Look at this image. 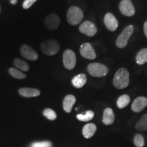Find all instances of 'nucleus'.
Segmentation results:
<instances>
[{
	"label": "nucleus",
	"mask_w": 147,
	"mask_h": 147,
	"mask_svg": "<svg viewBox=\"0 0 147 147\" xmlns=\"http://www.w3.org/2000/svg\"><path fill=\"white\" fill-rule=\"evenodd\" d=\"M87 71L92 76L103 77L108 74V68L102 63H93L88 65Z\"/></svg>",
	"instance_id": "5"
},
{
	"label": "nucleus",
	"mask_w": 147,
	"mask_h": 147,
	"mask_svg": "<svg viewBox=\"0 0 147 147\" xmlns=\"http://www.w3.org/2000/svg\"><path fill=\"white\" fill-rule=\"evenodd\" d=\"M83 12L78 7L72 6L69 8L67 13V20L71 25H77L83 19Z\"/></svg>",
	"instance_id": "2"
},
{
	"label": "nucleus",
	"mask_w": 147,
	"mask_h": 147,
	"mask_svg": "<svg viewBox=\"0 0 147 147\" xmlns=\"http://www.w3.org/2000/svg\"><path fill=\"white\" fill-rule=\"evenodd\" d=\"M129 84V74L125 68H120L116 72L113 78L114 86L119 89L126 88Z\"/></svg>",
	"instance_id": "1"
},
{
	"label": "nucleus",
	"mask_w": 147,
	"mask_h": 147,
	"mask_svg": "<svg viewBox=\"0 0 147 147\" xmlns=\"http://www.w3.org/2000/svg\"><path fill=\"white\" fill-rule=\"evenodd\" d=\"M115 114L113 110L110 108H107L104 110V114H103L102 122L106 125H112L115 121Z\"/></svg>",
	"instance_id": "14"
},
{
	"label": "nucleus",
	"mask_w": 147,
	"mask_h": 147,
	"mask_svg": "<svg viewBox=\"0 0 147 147\" xmlns=\"http://www.w3.org/2000/svg\"><path fill=\"white\" fill-rule=\"evenodd\" d=\"M76 117L79 121L87 122V121L91 120L94 117V113L91 110H88V111L85 112L84 114H79L76 116Z\"/></svg>",
	"instance_id": "22"
},
{
	"label": "nucleus",
	"mask_w": 147,
	"mask_h": 147,
	"mask_svg": "<svg viewBox=\"0 0 147 147\" xmlns=\"http://www.w3.org/2000/svg\"><path fill=\"white\" fill-rule=\"evenodd\" d=\"M130 97L127 95H123L119 97L117 102V107L120 109L125 108L129 104Z\"/></svg>",
	"instance_id": "20"
},
{
	"label": "nucleus",
	"mask_w": 147,
	"mask_h": 147,
	"mask_svg": "<svg viewBox=\"0 0 147 147\" xmlns=\"http://www.w3.org/2000/svg\"><path fill=\"white\" fill-rule=\"evenodd\" d=\"M134 31V28L132 25H128L123 29L121 34L117 38L116 42V45L118 48L122 49L127 45L129 40L131 38L132 34Z\"/></svg>",
	"instance_id": "4"
},
{
	"label": "nucleus",
	"mask_w": 147,
	"mask_h": 147,
	"mask_svg": "<svg viewBox=\"0 0 147 147\" xmlns=\"http://www.w3.org/2000/svg\"><path fill=\"white\" fill-rule=\"evenodd\" d=\"M147 106V98L145 97H138L135 99L131 104V110L134 113H140Z\"/></svg>",
	"instance_id": "13"
},
{
	"label": "nucleus",
	"mask_w": 147,
	"mask_h": 147,
	"mask_svg": "<svg viewBox=\"0 0 147 147\" xmlns=\"http://www.w3.org/2000/svg\"><path fill=\"white\" fill-rule=\"evenodd\" d=\"M134 143L136 146L137 147H142L144 145V138L141 134H136L134 136Z\"/></svg>",
	"instance_id": "25"
},
{
	"label": "nucleus",
	"mask_w": 147,
	"mask_h": 147,
	"mask_svg": "<svg viewBox=\"0 0 147 147\" xmlns=\"http://www.w3.org/2000/svg\"><path fill=\"white\" fill-rule=\"evenodd\" d=\"M87 78L84 74H80L77 76H74L71 80V83L73 86L76 88H82L83 86L87 83Z\"/></svg>",
	"instance_id": "15"
},
{
	"label": "nucleus",
	"mask_w": 147,
	"mask_h": 147,
	"mask_svg": "<svg viewBox=\"0 0 147 147\" xmlns=\"http://www.w3.org/2000/svg\"><path fill=\"white\" fill-rule=\"evenodd\" d=\"M136 61L139 65L147 63V49H142L139 51L136 57Z\"/></svg>",
	"instance_id": "19"
},
{
	"label": "nucleus",
	"mask_w": 147,
	"mask_h": 147,
	"mask_svg": "<svg viewBox=\"0 0 147 147\" xmlns=\"http://www.w3.org/2000/svg\"><path fill=\"white\" fill-rule=\"evenodd\" d=\"M63 65L66 69H73L76 66V57L74 52L71 50H66L63 55Z\"/></svg>",
	"instance_id": "6"
},
{
	"label": "nucleus",
	"mask_w": 147,
	"mask_h": 147,
	"mask_svg": "<svg viewBox=\"0 0 147 147\" xmlns=\"http://www.w3.org/2000/svg\"><path fill=\"white\" fill-rule=\"evenodd\" d=\"M144 32L145 36L147 38V21L145 22L144 24Z\"/></svg>",
	"instance_id": "29"
},
{
	"label": "nucleus",
	"mask_w": 147,
	"mask_h": 147,
	"mask_svg": "<svg viewBox=\"0 0 147 147\" xmlns=\"http://www.w3.org/2000/svg\"><path fill=\"white\" fill-rule=\"evenodd\" d=\"M14 65L17 67L18 69H20L22 71H27L29 69V66L25 61L20 59L18 58H16L14 61Z\"/></svg>",
	"instance_id": "21"
},
{
	"label": "nucleus",
	"mask_w": 147,
	"mask_h": 147,
	"mask_svg": "<svg viewBox=\"0 0 147 147\" xmlns=\"http://www.w3.org/2000/svg\"><path fill=\"white\" fill-rule=\"evenodd\" d=\"M79 31L80 33L86 36L92 37L97 34V29L94 23L91 21H87L82 23L79 27Z\"/></svg>",
	"instance_id": "8"
},
{
	"label": "nucleus",
	"mask_w": 147,
	"mask_h": 147,
	"mask_svg": "<svg viewBox=\"0 0 147 147\" xmlns=\"http://www.w3.org/2000/svg\"><path fill=\"white\" fill-rule=\"evenodd\" d=\"M17 1L18 0H10L11 3H12V4H16V3H17Z\"/></svg>",
	"instance_id": "30"
},
{
	"label": "nucleus",
	"mask_w": 147,
	"mask_h": 147,
	"mask_svg": "<svg viewBox=\"0 0 147 147\" xmlns=\"http://www.w3.org/2000/svg\"><path fill=\"white\" fill-rule=\"evenodd\" d=\"M104 23L105 25L108 30L111 31V32H115L117 30V29L118 28L119 26V23L118 21L117 20V18H115V16L113 15L112 13L108 12L104 16Z\"/></svg>",
	"instance_id": "11"
},
{
	"label": "nucleus",
	"mask_w": 147,
	"mask_h": 147,
	"mask_svg": "<svg viewBox=\"0 0 147 147\" xmlns=\"http://www.w3.org/2000/svg\"><path fill=\"white\" fill-rule=\"evenodd\" d=\"M9 73L11 76L17 79H24L26 78V75L25 74L15 68H10L9 69Z\"/></svg>",
	"instance_id": "24"
},
{
	"label": "nucleus",
	"mask_w": 147,
	"mask_h": 147,
	"mask_svg": "<svg viewBox=\"0 0 147 147\" xmlns=\"http://www.w3.org/2000/svg\"><path fill=\"white\" fill-rule=\"evenodd\" d=\"M37 0H25L23 2V7L24 9H28L30 8Z\"/></svg>",
	"instance_id": "28"
},
{
	"label": "nucleus",
	"mask_w": 147,
	"mask_h": 147,
	"mask_svg": "<svg viewBox=\"0 0 147 147\" xmlns=\"http://www.w3.org/2000/svg\"><path fill=\"white\" fill-rule=\"evenodd\" d=\"M136 128L140 131L147 130V114L143 115L142 118L140 119V121L136 125Z\"/></svg>",
	"instance_id": "23"
},
{
	"label": "nucleus",
	"mask_w": 147,
	"mask_h": 147,
	"mask_svg": "<svg viewBox=\"0 0 147 147\" xmlns=\"http://www.w3.org/2000/svg\"><path fill=\"white\" fill-rule=\"evenodd\" d=\"M21 55L28 60L35 61L38 59V55L36 51L28 45H23L21 48Z\"/></svg>",
	"instance_id": "12"
},
{
	"label": "nucleus",
	"mask_w": 147,
	"mask_h": 147,
	"mask_svg": "<svg viewBox=\"0 0 147 147\" xmlns=\"http://www.w3.org/2000/svg\"><path fill=\"white\" fill-rule=\"evenodd\" d=\"M97 130V127L93 123H88L82 129V134L85 138H90L94 135Z\"/></svg>",
	"instance_id": "18"
},
{
	"label": "nucleus",
	"mask_w": 147,
	"mask_h": 147,
	"mask_svg": "<svg viewBox=\"0 0 147 147\" xmlns=\"http://www.w3.org/2000/svg\"><path fill=\"white\" fill-rule=\"evenodd\" d=\"M60 18L55 14L47 16L45 19V25L49 30H55L59 26Z\"/></svg>",
	"instance_id": "10"
},
{
	"label": "nucleus",
	"mask_w": 147,
	"mask_h": 147,
	"mask_svg": "<svg viewBox=\"0 0 147 147\" xmlns=\"http://www.w3.org/2000/svg\"><path fill=\"white\" fill-rule=\"evenodd\" d=\"M43 114L48 119H49V120L53 121L56 119L57 118L56 113H55L54 110L51 109V108H47V109H45L44 110Z\"/></svg>",
	"instance_id": "26"
},
{
	"label": "nucleus",
	"mask_w": 147,
	"mask_h": 147,
	"mask_svg": "<svg viewBox=\"0 0 147 147\" xmlns=\"http://www.w3.org/2000/svg\"><path fill=\"white\" fill-rule=\"evenodd\" d=\"M119 10L122 14L126 16H133L136 10L131 0H121L119 3Z\"/></svg>",
	"instance_id": "7"
},
{
	"label": "nucleus",
	"mask_w": 147,
	"mask_h": 147,
	"mask_svg": "<svg viewBox=\"0 0 147 147\" xmlns=\"http://www.w3.org/2000/svg\"><path fill=\"white\" fill-rule=\"evenodd\" d=\"M31 147H52V144L49 141H43V142H36L33 143Z\"/></svg>",
	"instance_id": "27"
},
{
	"label": "nucleus",
	"mask_w": 147,
	"mask_h": 147,
	"mask_svg": "<svg viewBox=\"0 0 147 147\" xmlns=\"http://www.w3.org/2000/svg\"><path fill=\"white\" fill-rule=\"evenodd\" d=\"M59 45L56 40H48L43 42L40 46L42 52L47 55H54L59 51Z\"/></svg>",
	"instance_id": "3"
},
{
	"label": "nucleus",
	"mask_w": 147,
	"mask_h": 147,
	"mask_svg": "<svg viewBox=\"0 0 147 147\" xmlns=\"http://www.w3.org/2000/svg\"><path fill=\"white\" fill-rule=\"evenodd\" d=\"M18 91L22 96L25 97H37L40 94V91L39 90L32 89V88H21Z\"/></svg>",
	"instance_id": "17"
},
{
	"label": "nucleus",
	"mask_w": 147,
	"mask_h": 147,
	"mask_svg": "<svg viewBox=\"0 0 147 147\" xmlns=\"http://www.w3.org/2000/svg\"><path fill=\"white\" fill-rule=\"evenodd\" d=\"M80 52L82 56L87 59H95L96 58V53L89 43L82 44L80 46Z\"/></svg>",
	"instance_id": "9"
},
{
	"label": "nucleus",
	"mask_w": 147,
	"mask_h": 147,
	"mask_svg": "<svg viewBox=\"0 0 147 147\" xmlns=\"http://www.w3.org/2000/svg\"><path fill=\"white\" fill-rule=\"evenodd\" d=\"M76 103V97L73 95H68L64 98L63 102V109L66 113H69L71 111L73 106Z\"/></svg>",
	"instance_id": "16"
}]
</instances>
